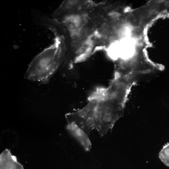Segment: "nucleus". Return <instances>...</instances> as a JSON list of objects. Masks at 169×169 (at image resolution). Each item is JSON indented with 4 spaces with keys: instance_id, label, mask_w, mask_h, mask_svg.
Segmentation results:
<instances>
[{
    "instance_id": "nucleus-9",
    "label": "nucleus",
    "mask_w": 169,
    "mask_h": 169,
    "mask_svg": "<svg viewBox=\"0 0 169 169\" xmlns=\"http://www.w3.org/2000/svg\"><path fill=\"white\" fill-rule=\"evenodd\" d=\"M109 28V24L106 23L103 24L101 26V28L103 30H107Z\"/></svg>"
},
{
    "instance_id": "nucleus-3",
    "label": "nucleus",
    "mask_w": 169,
    "mask_h": 169,
    "mask_svg": "<svg viewBox=\"0 0 169 169\" xmlns=\"http://www.w3.org/2000/svg\"><path fill=\"white\" fill-rule=\"evenodd\" d=\"M87 105L76 112L65 115L68 124L74 123L79 126L93 111L97 103L95 100H90Z\"/></svg>"
},
{
    "instance_id": "nucleus-6",
    "label": "nucleus",
    "mask_w": 169,
    "mask_h": 169,
    "mask_svg": "<svg viewBox=\"0 0 169 169\" xmlns=\"http://www.w3.org/2000/svg\"><path fill=\"white\" fill-rule=\"evenodd\" d=\"M95 106L92 113L79 126L88 136L90 135L92 131L96 128V120L95 114Z\"/></svg>"
},
{
    "instance_id": "nucleus-5",
    "label": "nucleus",
    "mask_w": 169,
    "mask_h": 169,
    "mask_svg": "<svg viewBox=\"0 0 169 169\" xmlns=\"http://www.w3.org/2000/svg\"><path fill=\"white\" fill-rule=\"evenodd\" d=\"M67 129L76 138L86 151L91 148V144L88 136L77 125L74 123L68 124Z\"/></svg>"
},
{
    "instance_id": "nucleus-8",
    "label": "nucleus",
    "mask_w": 169,
    "mask_h": 169,
    "mask_svg": "<svg viewBox=\"0 0 169 169\" xmlns=\"http://www.w3.org/2000/svg\"><path fill=\"white\" fill-rule=\"evenodd\" d=\"M87 33L86 30L85 29H83L80 33V35L82 37H84L86 36Z\"/></svg>"
},
{
    "instance_id": "nucleus-10",
    "label": "nucleus",
    "mask_w": 169,
    "mask_h": 169,
    "mask_svg": "<svg viewBox=\"0 0 169 169\" xmlns=\"http://www.w3.org/2000/svg\"><path fill=\"white\" fill-rule=\"evenodd\" d=\"M109 31L108 30H103L101 32V34L103 36H107L109 34Z\"/></svg>"
},
{
    "instance_id": "nucleus-7",
    "label": "nucleus",
    "mask_w": 169,
    "mask_h": 169,
    "mask_svg": "<svg viewBox=\"0 0 169 169\" xmlns=\"http://www.w3.org/2000/svg\"><path fill=\"white\" fill-rule=\"evenodd\" d=\"M159 157L165 165L169 167V143L163 146L159 153Z\"/></svg>"
},
{
    "instance_id": "nucleus-1",
    "label": "nucleus",
    "mask_w": 169,
    "mask_h": 169,
    "mask_svg": "<svg viewBox=\"0 0 169 169\" xmlns=\"http://www.w3.org/2000/svg\"><path fill=\"white\" fill-rule=\"evenodd\" d=\"M54 44L37 55L30 64L25 78L46 84L54 73L62 60L64 53L63 40L56 34Z\"/></svg>"
},
{
    "instance_id": "nucleus-2",
    "label": "nucleus",
    "mask_w": 169,
    "mask_h": 169,
    "mask_svg": "<svg viewBox=\"0 0 169 169\" xmlns=\"http://www.w3.org/2000/svg\"><path fill=\"white\" fill-rule=\"evenodd\" d=\"M126 97L114 93L106 94L101 101V117L98 131L100 137L111 130L116 122L124 114Z\"/></svg>"
},
{
    "instance_id": "nucleus-4",
    "label": "nucleus",
    "mask_w": 169,
    "mask_h": 169,
    "mask_svg": "<svg viewBox=\"0 0 169 169\" xmlns=\"http://www.w3.org/2000/svg\"><path fill=\"white\" fill-rule=\"evenodd\" d=\"M0 169H23V167L10 151L6 149L0 155Z\"/></svg>"
}]
</instances>
